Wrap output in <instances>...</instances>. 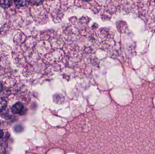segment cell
Wrapping results in <instances>:
<instances>
[{"label":"cell","mask_w":155,"mask_h":154,"mask_svg":"<svg viewBox=\"0 0 155 154\" xmlns=\"http://www.w3.org/2000/svg\"><path fill=\"white\" fill-rule=\"evenodd\" d=\"M15 4L17 7L19 8L20 7H26L28 5V2L24 1H15Z\"/></svg>","instance_id":"3957f363"},{"label":"cell","mask_w":155,"mask_h":154,"mask_svg":"<svg viewBox=\"0 0 155 154\" xmlns=\"http://www.w3.org/2000/svg\"><path fill=\"white\" fill-rule=\"evenodd\" d=\"M2 89H3V86H2V84L0 82V92L2 91Z\"/></svg>","instance_id":"8992f818"},{"label":"cell","mask_w":155,"mask_h":154,"mask_svg":"<svg viewBox=\"0 0 155 154\" xmlns=\"http://www.w3.org/2000/svg\"><path fill=\"white\" fill-rule=\"evenodd\" d=\"M24 106L21 103H17L12 107V112L14 114H21L23 111Z\"/></svg>","instance_id":"6da1fadb"},{"label":"cell","mask_w":155,"mask_h":154,"mask_svg":"<svg viewBox=\"0 0 155 154\" xmlns=\"http://www.w3.org/2000/svg\"><path fill=\"white\" fill-rule=\"evenodd\" d=\"M12 5V2L10 1H0V5L3 8H9Z\"/></svg>","instance_id":"7a4b0ae2"},{"label":"cell","mask_w":155,"mask_h":154,"mask_svg":"<svg viewBox=\"0 0 155 154\" xmlns=\"http://www.w3.org/2000/svg\"><path fill=\"white\" fill-rule=\"evenodd\" d=\"M3 136V132L2 130H0V138L2 137Z\"/></svg>","instance_id":"5b68a950"},{"label":"cell","mask_w":155,"mask_h":154,"mask_svg":"<svg viewBox=\"0 0 155 154\" xmlns=\"http://www.w3.org/2000/svg\"><path fill=\"white\" fill-rule=\"evenodd\" d=\"M7 106V101L2 98H0V110H4Z\"/></svg>","instance_id":"277c9868"}]
</instances>
